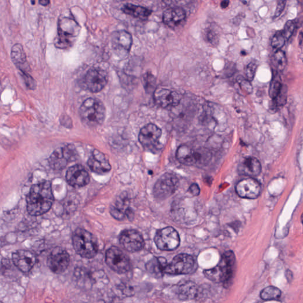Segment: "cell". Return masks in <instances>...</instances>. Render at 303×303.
Segmentation results:
<instances>
[{
	"label": "cell",
	"instance_id": "cell-6",
	"mask_svg": "<svg viewBox=\"0 0 303 303\" xmlns=\"http://www.w3.org/2000/svg\"><path fill=\"white\" fill-rule=\"evenodd\" d=\"M79 30V25L74 20L67 18L61 20L58 24V36L54 40V45L61 49L70 46L71 39L78 35Z\"/></svg>",
	"mask_w": 303,
	"mask_h": 303
},
{
	"label": "cell",
	"instance_id": "cell-20",
	"mask_svg": "<svg viewBox=\"0 0 303 303\" xmlns=\"http://www.w3.org/2000/svg\"><path fill=\"white\" fill-rule=\"evenodd\" d=\"M12 260L14 265L20 271L27 273L34 268L37 258L35 254L30 251L19 250L13 253Z\"/></svg>",
	"mask_w": 303,
	"mask_h": 303
},
{
	"label": "cell",
	"instance_id": "cell-33",
	"mask_svg": "<svg viewBox=\"0 0 303 303\" xmlns=\"http://www.w3.org/2000/svg\"><path fill=\"white\" fill-rule=\"evenodd\" d=\"M205 35L208 42L212 43L213 45L218 42V31L213 25H211L207 28Z\"/></svg>",
	"mask_w": 303,
	"mask_h": 303
},
{
	"label": "cell",
	"instance_id": "cell-32",
	"mask_svg": "<svg viewBox=\"0 0 303 303\" xmlns=\"http://www.w3.org/2000/svg\"><path fill=\"white\" fill-rule=\"evenodd\" d=\"M283 86L279 79L274 78L270 84L269 94L272 99L276 98L282 90Z\"/></svg>",
	"mask_w": 303,
	"mask_h": 303
},
{
	"label": "cell",
	"instance_id": "cell-1",
	"mask_svg": "<svg viewBox=\"0 0 303 303\" xmlns=\"http://www.w3.org/2000/svg\"><path fill=\"white\" fill-rule=\"evenodd\" d=\"M28 213L32 216H41L47 212L54 202L52 185L44 181L32 186L26 198Z\"/></svg>",
	"mask_w": 303,
	"mask_h": 303
},
{
	"label": "cell",
	"instance_id": "cell-40",
	"mask_svg": "<svg viewBox=\"0 0 303 303\" xmlns=\"http://www.w3.org/2000/svg\"><path fill=\"white\" fill-rule=\"evenodd\" d=\"M286 2L282 1L278 3L277 5L276 12L275 13V16L276 17H279L282 13L284 10L285 6H286Z\"/></svg>",
	"mask_w": 303,
	"mask_h": 303
},
{
	"label": "cell",
	"instance_id": "cell-27",
	"mask_svg": "<svg viewBox=\"0 0 303 303\" xmlns=\"http://www.w3.org/2000/svg\"><path fill=\"white\" fill-rule=\"evenodd\" d=\"M198 294V288L195 283L185 282L178 288L179 297L182 300H191L195 298Z\"/></svg>",
	"mask_w": 303,
	"mask_h": 303
},
{
	"label": "cell",
	"instance_id": "cell-37",
	"mask_svg": "<svg viewBox=\"0 0 303 303\" xmlns=\"http://www.w3.org/2000/svg\"><path fill=\"white\" fill-rule=\"evenodd\" d=\"M21 75L24 79L25 86L31 90H35L37 87V82L28 72H20Z\"/></svg>",
	"mask_w": 303,
	"mask_h": 303
},
{
	"label": "cell",
	"instance_id": "cell-25",
	"mask_svg": "<svg viewBox=\"0 0 303 303\" xmlns=\"http://www.w3.org/2000/svg\"><path fill=\"white\" fill-rule=\"evenodd\" d=\"M239 171L241 174L246 176L257 177L261 172V165L257 158L247 157L240 163Z\"/></svg>",
	"mask_w": 303,
	"mask_h": 303
},
{
	"label": "cell",
	"instance_id": "cell-16",
	"mask_svg": "<svg viewBox=\"0 0 303 303\" xmlns=\"http://www.w3.org/2000/svg\"><path fill=\"white\" fill-rule=\"evenodd\" d=\"M66 180L72 187L81 188L89 183L90 175L85 167L81 165H75L68 170Z\"/></svg>",
	"mask_w": 303,
	"mask_h": 303
},
{
	"label": "cell",
	"instance_id": "cell-43",
	"mask_svg": "<svg viewBox=\"0 0 303 303\" xmlns=\"http://www.w3.org/2000/svg\"><path fill=\"white\" fill-rule=\"evenodd\" d=\"M229 5V1H224L222 2L221 4V6L222 9H226Z\"/></svg>",
	"mask_w": 303,
	"mask_h": 303
},
{
	"label": "cell",
	"instance_id": "cell-2",
	"mask_svg": "<svg viewBox=\"0 0 303 303\" xmlns=\"http://www.w3.org/2000/svg\"><path fill=\"white\" fill-rule=\"evenodd\" d=\"M236 269V258L233 251L226 252L218 264L214 268L205 270L204 276L214 283H222L225 288L231 286Z\"/></svg>",
	"mask_w": 303,
	"mask_h": 303
},
{
	"label": "cell",
	"instance_id": "cell-42",
	"mask_svg": "<svg viewBox=\"0 0 303 303\" xmlns=\"http://www.w3.org/2000/svg\"><path fill=\"white\" fill-rule=\"evenodd\" d=\"M286 277L288 282H291L292 279L293 278V273L290 270H288L286 272Z\"/></svg>",
	"mask_w": 303,
	"mask_h": 303
},
{
	"label": "cell",
	"instance_id": "cell-12",
	"mask_svg": "<svg viewBox=\"0 0 303 303\" xmlns=\"http://www.w3.org/2000/svg\"><path fill=\"white\" fill-rule=\"evenodd\" d=\"M76 153L74 147L67 146L64 148L57 149L50 156L49 164L53 170H60L64 169L69 162L75 159Z\"/></svg>",
	"mask_w": 303,
	"mask_h": 303
},
{
	"label": "cell",
	"instance_id": "cell-29",
	"mask_svg": "<svg viewBox=\"0 0 303 303\" xmlns=\"http://www.w3.org/2000/svg\"><path fill=\"white\" fill-rule=\"evenodd\" d=\"M287 89L286 87H283L280 93L276 98H273L269 105L271 111L277 112L284 106L287 102Z\"/></svg>",
	"mask_w": 303,
	"mask_h": 303
},
{
	"label": "cell",
	"instance_id": "cell-39",
	"mask_svg": "<svg viewBox=\"0 0 303 303\" xmlns=\"http://www.w3.org/2000/svg\"><path fill=\"white\" fill-rule=\"evenodd\" d=\"M238 81L240 89L243 92L247 94H249L252 92V91H253V87H252L251 82L248 81L247 79H244L243 78H241L240 80H238Z\"/></svg>",
	"mask_w": 303,
	"mask_h": 303
},
{
	"label": "cell",
	"instance_id": "cell-4",
	"mask_svg": "<svg viewBox=\"0 0 303 303\" xmlns=\"http://www.w3.org/2000/svg\"><path fill=\"white\" fill-rule=\"evenodd\" d=\"M105 114L106 111L103 103L96 98H88L79 108L82 122L90 127L101 125L104 121Z\"/></svg>",
	"mask_w": 303,
	"mask_h": 303
},
{
	"label": "cell",
	"instance_id": "cell-3",
	"mask_svg": "<svg viewBox=\"0 0 303 303\" xmlns=\"http://www.w3.org/2000/svg\"><path fill=\"white\" fill-rule=\"evenodd\" d=\"M176 156L178 161L183 165L203 167L210 162L212 155L207 148L195 149L182 145L178 148Z\"/></svg>",
	"mask_w": 303,
	"mask_h": 303
},
{
	"label": "cell",
	"instance_id": "cell-34",
	"mask_svg": "<svg viewBox=\"0 0 303 303\" xmlns=\"http://www.w3.org/2000/svg\"><path fill=\"white\" fill-rule=\"evenodd\" d=\"M286 39L283 32H277L272 39L271 45L273 49L277 50H280L281 48L284 45Z\"/></svg>",
	"mask_w": 303,
	"mask_h": 303
},
{
	"label": "cell",
	"instance_id": "cell-44",
	"mask_svg": "<svg viewBox=\"0 0 303 303\" xmlns=\"http://www.w3.org/2000/svg\"><path fill=\"white\" fill-rule=\"evenodd\" d=\"M49 3L50 2L47 1V0H41V1H39L40 5L43 6H46L47 5H49Z\"/></svg>",
	"mask_w": 303,
	"mask_h": 303
},
{
	"label": "cell",
	"instance_id": "cell-35",
	"mask_svg": "<svg viewBox=\"0 0 303 303\" xmlns=\"http://www.w3.org/2000/svg\"><path fill=\"white\" fill-rule=\"evenodd\" d=\"M257 69V64L256 62H251V63L246 66L245 69H244V74H245L246 79L248 81H252L256 74Z\"/></svg>",
	"mask_w": 303,
	"mask_h": 303
},
{
	"label": "cell",
	"instance_id": "cell-45",
	"mask_svg": "<svg viewBox=\"0 0 303 303\" xmlns=\"http://www.w3.org/2000/svg\"><path fill=\"white\" fill-rule=\"evenodd\" d=\"M32 5H34H34H35V2H32Z\"/></svg>",
	"mask_w": 303,
	"mask_h": 303
},
{
	"label": "cell",
	"instance_id": "cell-5",
	"mask_svg": "<svg viewBox=\"0 0 303 303\" xmlns=\"http://www.w3.org/2000/svg\"><path fill=\"white\" fill-rule=\"evenodd\" d=\"M73 246L76 253L81 257L93 258L98 253V243L96 238L85 229L76 230L72 238Z\"/></svg>",
	"mask_w": 303,
	"mask_h": 303
},
{
	"label": "cell",
	"instance_id": "cell-19",
	"mask_svg": "<svg viewBox=\"0 0 303 303\" xmlns=\"http://www.w3.org/2000/svg\"><path fill=\"white\" fill-rule=\"evenodd\" d=\"M157 104L162 108H171L177 106L180 104L181 96L177 91L159 89L153 94Z\"/></svg>",
	"mask_w": 303,
	"mask_h": 303
},
{
	"label": "cell",
	"instance_id": "cell-30",
	"mask_svg": "<svg viewBox=\"0 0 303 303\" xmlns=\"http://www.w3.org/2000/svg\"><path fill=\"white\" fill-rule=\"evenodd\" d=\"M281 296H282V291L279 288L273 286L264 288L260 293L261 298L265 301L279 300Z\"/></svg>",
	"mask_w": 303,
	"mask_h": 303
},
{
	"label": "cell",
	"instance_id": "cell-31",
	"mask_svg": "<svg viewBox=\"0 0 303 303\" xmlns=\"http://www.w3.org/2000/svg\"><path fill=\"white\" fill-rule=\"evenodd\" d=\"M273 61L278 71H283L287 64L286 54L282 50H277L273 54Z\"/></svg>",
	"mask_w": 303,
	"mask_h": 303
},
{
	"label": "cell",
	"instance_id": "cell-13",
	"mask_svg": "<svg viewBox=\"0 0 303 303\" xmlns=\"http://www.w3.org/2000/svg\"><path fill=\"white\" fill-rule=\"evenodd\" d=\"M162 130L154 124L149 123L141 130L139 141L144 148L154 149L158 145Z\"/></svg>",
	"mask_w": 303,
	"mask_h": 303
},
{
	"label": "cell",
	"instance_id": "cell-10",
	"mask_svg": "<svg viewBox=\"0 0 303 303\" xmlns=\"http://www.w3.org/2000/svg\"><path fill=\"white\" fill-rule=\"evenodd\" d=\"M178 185V180L175 175L166 173L156 181L153 188V195L156 198L163 199L172 196Z\"/></svg>",
	"mask_w": 303,
	"mask_h": 303
},
{
	"label": "cell",
	"instance_id": "cell-28",
	"mask_svg": "<svg viewBox=\"0 0 303 303\" xmlns=\"http://www.w3.org/2000/svg\"><path fill=\"white\" fill-rule=\"evenodd\" d=\"M168 263L165 258L162 257L153 258L147 264L148 271L157 276H162Z\"/></svg>",
	"mask_w": 303,
	"mask_h": 303
},
{
	"label": "cell",
	"instance_id": "cell-8",
	"mask_svg": "<svg viewBox=\"0 0 303 303\" xmlns=\"http://www.w3.org/2000/svg\"><path fill=\"white\" fill-rule=\"evenodd\" d=\"M105 261L109 268L119 273H126L130 269L129 257L116 246L109 247L107 251Z\"/></svg>",
	"mask_w": 303,
	"mask_h": 303
},
{
	"label": "cell",
	"instance_id": "cell-36",
	"mask_svg": "<svg viewBox=\"0 0 303 303\" xmlns=\"http://www.w3.org/2000/svg\"><path fill=\"white\" fill-rule=\"evenodd\" d=\"M295 28H296V23H295V21H288L286 25H285L283 32L285 39H289L294 34Z\"/></svg>",
	"mask_w": 303,
	"mask_h": 303
},
{
	"label": "cell",
	"instance_id": "cell-24",
	"mask_svg": "<svg viewBox=\"0 0 303 303\" xmlns=\"http://www.w3.org/2000/svg\"><path fill=\"white\" fill-rule=\"evenodd\" d=\"M185 12L181 7H172L167 9L163 14V21L170 27H175L185 19Z\"/></svg>",
	"mask_w": 303,
	"mask_h": 303
},
{
	"label": "cell",
	"instance_id": "cell-21",
	"mask_svg": "<svg viewBox=\"0 0 303 303\" xmlns=\"http://www.w3.org/2000/svg\"><path fill=\"white\" fill-rule=\"evenodd\" d=\"M88 166L94 173L103 174L112 169L111 164L103 153L94 149L88 160Z\"/></svg>",
	"mask_w": 303,
	"mask_h": 303
},
{
	"label": "cell",
	"instance_id": "cell-23",
	"mask_svg": "<svg viewBox=\"0 0 303 303\" xmlns=\"http://www.w3.org/2000/svg\"><path fill=\"white\" fill-rule=\"evenodd\" d=\"M11 58L13 64L20 72L29 73L30 67L27 63L26 54L21 44L17 43L13 45L11 50Z\"/></svg>",
	"mask_w": 303,
	"mask_h": 303
},
{
	"label": "cell",
	"instance_id": "cell-7",
	"mask_svg": "<svg viewBox=\"0 0 303 303\" xmlns=\"http://www.w3.org/2000/svg\"><path fill=\"white\" fill-rule=\"evenodd\" d=\"M195 268L194 258L188 254H179L169 264H167L164 273L170 275L188 274L194 271Z\"/></svg>",
	"mask_w": 303,
	"mask_h": 303
},
{
	"label": "cell",
	"instance_id": "cell-26",
	"mask_svg": "<svg viewBox=\"0 0 303 303\" xmlns=\"http://www.w3.org/2000/svg\"><path fill=\"white\" fill-rule=\"evenodd\" d=\"M123 12L128 15L142 20H147L151 16L152 11L144 7L126 4L122 8Z\"/></svg>",
	"mask_w": 303,
	"mask_h": 303
},
{
	"label": "cell",
	"instance_id": "cell-14",
	"mask_svg": "<svg viewBox=\"0 0 303 303\" xmlns=\"http://www.w3.org/2000/svg\"><path fill=\"white\" fill-rule=\"evenodd\" d=\"M120 243L130 253H136L143 249L145 241L143 236L136 230H126L120 236Z\"/></svg>",
	"mask_w": 303,
	"mask_h": 303
},
{
	"label": "cell",
	"instance_id": "cell-17",
	"mask_svg": "<svg viewBox=\"0 0 303 303\" xmlns=\"http://www.w3.org/2000/svg\"><path fill=\"white\" fill-rule=\"evenodd\" d=\"M237 194L242 198L256 199L261 193L260 183L253 178L243 179L236 187Z\"/></svg>",
	"mask_w": 303,
	"mask_h": 303
},
{
	"label": "cell",
	"instance_id": "cell-46",
	"mask_svg": "<svg viewBox=\"0 0 303 303\" xmlns=\"http://www.w3.org/2000/svg\"><path fill=\"white\" fill-rule=\"evenodd\" d=\"M0 303H3V302H2V301H0Z\"/></svg>",
	"mask_w": 303,
	"mask_h": 303
},
{
	"label": "cell",
	"instance_id": "cell-15",
	"mask_svg": "<svg viewBox=\"0 0 303 303\" xmlns=\"http://www.w3.org/2000/svg\"><path fill=\"white\" fill-rule=\"evenodd\" d=\"M112 47L118 56L125 57L129 54L132 38L129 33L125 31H117L112 35Z\"/></svg>",
	"mask_w": 303,
	"mask_h": 303
},
{
	"label": "cell",
	"instance_id": "cell-38",
	"mask_svg": "<svg viewBox=\"0 0 303 303\" xmlns=\"http://www.w3.org/2000/svg\"><path fill=\"white\" fill-rule=\"evenodd\" d=\"M155 82L154 76L151 75L150 73H148V74L144 75V82L146 91H149V92L153 91L152 90L154 89Z\"/></svg>",
	"mask_w": 303,
	"mask_h": 303
},
{
	"label": "cell",
	"instance_id": "cell-9",
	"mask_svg": "<svg viewBox=\"0 0 303 303\" xmlns=\"http://www.w3.org/2000/svg\"><path fill=\"white\" fill-rule=\"evenodd\" d=\"M154 241L158 249L166 251L176 250L180 243V236L172 227L159 230L156 233Z\"/></svg>",
	"mask_w": 303,
	"mask_h": 303
},
{
	"label": "cell",
	"instance_id": "cell-41",
	"mask_svg": "<svg viewBox=\"0 0 303 303\" xmlns=\"http://www.w3.org/2000/svg\"><path fill=\"white\" fill-rule=\"evenodd\" d=\"M189 191L193 196H199L200 192L199 185L195 183L192 184L189 188Z\"/></svg>",
	"mask_w": 303,
	"mask_h": 303
},
{
	"label": "cell",
	"instance_id": "cell-22",
	"mask_svg": "<svg viewBox=\"0 0 303 303\" xmlns=\"http://www.w3.org/2000/svg\"><path fill=\"white\" fill-rule=\"evenodd\" d=\"M129 202L126 196H120L111 207L112 216L117 220L122 221L126 217L129 220L133 217V212L129 206Z\"/></svg>",
	"mask_w": 303,
	"mask_h": 303
},
{
	"label": "cell",
	"instance_id": "cell-18",
	"mask_svg": "<svg viewBox=\"0 0 303 303\" xmlns=\"http://www.w3.org/2000/svg\"><path fill=\"white\" fill-rule=\"evenodd\" d=\"M86 84L91 92L96 93L104 89L107 84L106 74L98 68L90 69L86 76Z\"/></svg>",
	"mask_w": 303,
	"mask_h": 303
},
{
	"label": "cell",
	"instance_id": "cell-11",
	"mask_svg": "<svg viewBox=\"0 0 303 303\" xmlns=\"http://www.w3.org/2000/svg\"><path fill=\"white\" fill-rule=\"evenodd\" d=\"M70 256L67 251L57 247L49 254L47 264L51 271L57 274L64 272L70 264Z\"/></svg>",
	"mask_w": 303,
	"mask_h": 303
}]
</instances>
